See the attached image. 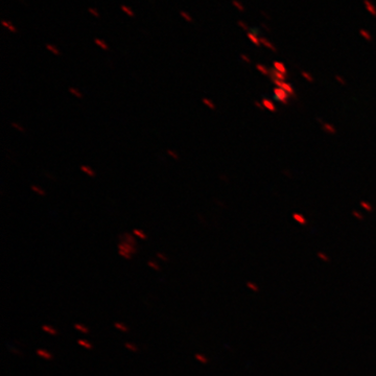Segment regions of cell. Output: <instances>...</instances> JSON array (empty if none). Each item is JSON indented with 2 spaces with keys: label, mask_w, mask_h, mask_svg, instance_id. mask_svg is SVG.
<instances>
[{
  "label": "cell",
  "mask_w": 376,
  "mask_h": 376,
  "mask_svg": "<svg viewBox=\"0 0 376 376\" xmlns=\"http://www.w3.org/2000/svg\"><path fill=\"white\" fill-rule=\"evenodd\" d=\"M196 358H197V360L199 361V362H201V363H204V364H206L208 361L206 360V357H205L204 355H202V354H196Z\"/></svg>",
  "instance_id": "37"
},
{
  "label": "cell",
  "mask_w": 376,
  "mask_h": 376,
  "mask_svg": "<svg viewBox=\"0 0 376 376\" xmlns=\"http://www.w3.org/2000/svg\"><path fill=\"white\" fill-rule=\"evenodd\" d=\"M68 91H69V93L71 95H73L74 97H77V98H82L84 96L83 92L79 88H77V87H70L69 89H68Z\"/></svg>",
  "instance_id": "17"
},
{
  "label": "cell",
  "mask_w": 376,
  "mask_h": 376,
  "mask_svg": "<svg viewBox=\"0 0 376 376\" xmlns=\"http://www.w3.org/2000/svg\"><path fill=\"white\" fill-rule=\"evenodd\" d=\"M46 49L49 51L50 54H53L54 56H61V51H60L59 48L56 47L54 44L47 43V44H46Z\"/></svg>",
  "instance_id": "8"
},
{
  "label": "cell",
  "mask_w": 376,
  "mask_h": 376,
  "mask_svg": "<svg viewBox=\"0 0 376 376\" xmlns=\"http://www.w3.org/2000/svg\"><path fill=\"white\" fill-rule=\"evenodd\" d=\"M74 328L78 329V330H80L81 332H83V333H85V334L89 333V329H88L87 327H85V326L81 325V324H74Z\"/></svg>",
  "instance_id": "31"
},
{
  "label": "cell",
  "mask_w": 376,
  "mask_h": 376,
  "mask_svg": "<svg viewBox=\"0 0 376 376\" xmlns=\"http://www.w3.org/2000/svg\"><path fill=\"white\" fill-rule=\"evenodd\" d=\"M42 329L45 331V332H47V333H49V334H51V335H57V330L55 329V328H53V327H50V326H48V325H43L42 326Z\"/></svg>",
  "instance_id": "27"
},
{
  "label": "cell",
  "mask_w": 376,
  "mask_h": 376,
  "mask_svg": "<svg viewBox=\"0 0 376 376\" xmlns=\"http://www.w3.org/2000/svg\"><path fill=\"white\" fill-rule=\"evenodd\" d=\"M81 170L84 173L86 174L87 176L91 177V178H95L96 177V173L94 172V169L91 167V166H88V165H82L81 166Z\"/></svg>",
  "instance_id": "6"
},
{
  "label": "cell",
  "mask_w": 376,
  "mask_h": 376,
  "mask_svg": "<svg viewBox=\"0 0 376 376\" xmlns=\"http://www.w3.org/2000/svg\"><path fill=\"white\" fill-rule=\"evenodd\" d=\"M254 105H255L256 108L259 109V110H265V107H264V105H262V102H260L259 100H255V101H254Z\"/></svg>",
  "instance_id": "41"
},
{
  "label": "cell",
  "mask_w": 376,
  "mask_h": 376,
  "mask_svg": "<svg viewBox=\"0 0 376 376\" xmlns=\"http://www.w3.org/2000/svg\"><path fill=\"white\" fill-rule=\"evenodd\" d=\"M233 6L237 9V10H239V11H241V12H243V11H245V9H244V7H243V5H241V4H239L238 2H236V0H233Z\"/></svg>",
  "instance_id": "38"
},
{
  "label": "cell",
  "mask_w": 376,
  "mask_h": 376,
  "mask_svg": "<svg viewBox=\"0 0 376 376\" xmlns=\"http://www.w3.org/2000/svg\"><path fill=\"white\" fill-rule=\"evenodd\" d=\"M360 35L366 40V41H372V37H371V33L365 29H361L360 30Z\"/></svg>",
  "instance_id": "26"
},
{
  "label": "cell",
  "mask_w": 376,
  "mask_h": 376,
  "mask_svg": "<svg viewBox=\"0 0 376 376\" xmlns=\"http://www.w3.org/2000/svg\"><path fill=\"white\" fill-rule=\"evenodd\" d=\"M261 102H262V105H264L265 109H267L268 111L273 112V113L277 112L276 106H275V104H274V102H273L272 100H270V99H268V98H262Z\"/></svg>",
  "instance_id": "4"
},
{
  "label": "cell",
  "mask_w": 376,
  "mask_h": 376,
  "mask_svg": "<svg viewBox=\"0 0 376 376\" xmlns=\"http://www.w3.org/2000/svg\"><path fill=\"white\" fill-rule=\"evenodd\" d=\"M147 265H148V267L149 268H152V269H154V270H156V271H160V267L155 262V261H153V260H148L147 261Z\"/></svg>",
  "instance_id": "35"
},
{
  "label": "cell",
  "mask_w": 376,
  "mask_h": 376,
  "mask_svg": "<svg viewBox=\"0 0 376 376\" xmlns=\"http://www.w3.org/2000/svg\"><path fill=\"white\" fill-rule=\"evenodd\" d=\"M88 12H89L93 17H95V18H99V14H98V12H97L94 8H89V9H88Z\"/></svg>",
  "instance_id": "40"
},
{
  "label": "cell",
  "mask_w": 376,
  "mask_h": 376,
  "mask_svg": "<svg viewBox=\"0 0 376 376\" xmlns=\"http://www.w3.org/2000/svg\"><path fill=\"white\" fill-rule=\"evenodd\" d=\"M352 215L353 217H355L356 219H360V220H363L364 219V215L362 212H360L358 210H353L352 211Z\"/></svg>",
  "instance_id": "34"
},
{
  "label": "cell",
  "mask_w": 376,
  "mask_h": 376,
  "mask_svg": "<svg viewBox=\"0 0 376 376\" xmlns=\"http://www.w3.org/2000/svg\"><path fill=\"white\" fill-rule=\"evenodd\" d=\"M114 326L117 328V329H119V330H121V331H124V332H127L129 329H128V327L126 326V325H124V324L123 323H115L114 324Z\"/></svg>",
  "instance_id": "33"
},
{
  "label": "cell",
  "mask_w": 376,
  "mask_h": 376,
  "mask_svg": "<svg viewBox=\"0 0 376 376\" xmlns=\"http://www.w3.org/2000/svg\"><path fill=\"white\" fill-rule=\"evenodd\" d=\"M365 6H366L367 10L370 12L371 15L376 16V9H375V7H374V6L369 2V0H365Z\"/></svg>",
  "instance_id": "22"
},
{
  "label": "cell",
  "mask_w": 376,
  "mask_h": 376,
  "mask_svg": "<svg viewBox=\"0 0 376 376\" xmlns=\"http://www.w3.org/2000/svg\"><path fill=\"white\" fill-rule=\"evenodd\" d=\"M241 58H242V60L244 61V62H246L247 64H250L252 61H251V59L248 57V56H246V55H241Z\"/></svg>",
  "instance_id": "42"
},
{
  "label": "cell",
  "mask_w": 376,
  "mask_h": 376,
  "mask_svg": "<svg viewBox=\"0 0 376 376\" xmlns=\"http://www.w3.org/2000/svg\"><path fill=\"white\" fill-rule=\"evenodd\" d=\"M94 43H95V45H97L100 49H102V50H108L109 49V45L104 41V40H101V39H98V38H95L94 39Z\"/></svg>",
  "instance_id": "16"
},
{
  "label": "cell",
  "mask_w": 376,
  "mask_h": 376,
  "mask_svg": "<svg viewBox=\"0 0 376 376\" xmlns=\"http://www.w3.org/2000/svg\"><path fill=\"white\" fill-rule=\"evenodd\" d=\"M121 9H122V11H123L124 13H126L129 17H135V13H134V11H133L131 8H129V7H127V6H122Z\"/></svg>",
  "instance_id": "29"
},
{
  "label": "cell",
  "mask_w": 376,
  "mask_h": 376,
  "mask_svg": "<svg viewBox=\"0 0 376 376\" xmlns=\"http://www.w3.org/2000/svg\"><path fill=\"white\" fill-rule=\"evenodd\" d=\"M202 102H203V104L205 105V106H206L207 108H209L210 110H215V105H214V102L211 100V99H209V98H207V97H203L202 98Z\"/></svg>",
  "instance_id": "14"
},
{
  "label": "cell",
  "mask_w": 376,
  "mask_h": 376,
  "mask_svg": "<svg viewBox=\"0 0 376 376\" xmlns=\"http://www.w3.org/2000/svg\"><path fill=\"white\" fill-rule=\"evenodd\" d=\"M78 344L81 345V346H83V347H85L86 349H92L93 348L92 345L90 343H88L87 341H85V340H79L78 341Z\"/></svg>",
  "instance_id": "30"
},
{
  "label": "cell",
  "mask_w": 376,
  "mask_h": 376,
  "mask_svg": "<svg viewBox=\"0 0 376 376\" xmlns=\"http://www.w3.org/2000/svg\"><path fill=\"white\" fill-rule=\"evenodd\" d=\"M273 69H275L276 71L281 72V73H283V74H285V76H286V73H287L286 67L284 66V64L281 63V62H278V61H275L274 63H273Z\"/></svg>",
  "instance_id": "5"
},
{
  "label": "cell",
  "mask_w": 376,
  "mask_h": 376,
  "mask_svg": "<svg viewBox=\"0 0 376 376\" xmlns=\"http://www.w3.org/2000/svg\"><path fill=\"white\" fill-rule=\"evenodd\" d=\"M180 15H181V17H182V18H183L185 21H187V22H194V18H193V17H192L190 14H188L187 12H185V11H181V12H180Z\"/></svg>",
  "instance_id": "25"
},
{
  "label": "cell",
  "mask_w": 376,
  "mask_h": 376,
  "mask_svg": "<svg viewBox=\"0 0 376 376\" xmlns=\"http://www.w3.org/2000/svg\"><path fill=\"white\" fill-rule=\"evenodd\" d=\"M238 25L241 26L242 28H244L245 30H249V26L245 22H243V21H238Z\"/></svg>",
  "instance_id": "44"
},
{
  "label": "cell",
  "mask_w": 376,
  "mask_h": 376,
  "mask_svg": "<svg viewBox=\"0 0 376 376\" xmlns=\"http://www.w3.org/2000/svg\"><path fill=\"white\" fill-rule=\"evenodd\" d=\"M360 205H361V207H362L364 210H366V211H368V212H372V211H373V206L371 205V203H369L368 201H362V202L360 203Z\"/></svg>",
  "instance_id": "20"
},
{
  "label": "cell",
  "mask_w": 376,
  "mask_h": 376,
  "mask_svg": "<svg viewBox=\"0 0 376 376\" xmlns=\"http://www.w3.org/2000/svg\"><path fill=\"white\" fill-rule=\"evenodd\" d=\"M273 92H274V96L277 98V100H279L281 102V104H284V105L288 104L289 94L287 92H285L283 89H281L279 87H275L274 90H273Z\"/></svg>",
  "instance_id": "1"
},
{
  "label": "cell",
  "mask_w": 376,
  "mask_h": 376,
  "mask_svg": "<svg viewBox=\"0 0 376 376\" xmlns=\"http://www.w3.org/2000/svg\"><path fill=\"white\" fill-rule=\"evenodd\" d=\"M301 76H302V78L305 80V81H307V82H309V83H314V77L310 73V72H306V71H302L301 72Z\"/></svg>",
  "instance_id": "28"
},
{
  "label": "cell",
  "mask_w": 376,
  "mask_h": 376,
  "mask_svg": "<svg viewBox=\"0 0 376 376\" xmlns=\"http://www.w3.org/2000/svg\"><path fill=\"white\" fill-rule=\"evenodd\" d=\"M260 43H261V45H265L266 47H268L272 51H274V53H276V51H277V49L275 48V46L273 45L269 40H267L266 38H260Z\"/></svg>",
  "instance_id": "19"
},
{
  "label": "cell",
  "mask_w": 376,
  "mask_h": 376,
  "mask_svg": "<svg viewBox=\"0 0 376 376\" xmlns=\"http://www.w3.org/2000/svg\"><path fill=\"white\" fill-rule=\"evenodd\" d=\"M156 255H157V257H158V258H160L161 260H163V261H166V260H167V258L165 257V256H164V255H163L162 253H160V252H158V253H157Z\"/></svg>",
  "instance_id": "45"
},
{
  "label": "cell",
  "mask_w": 376,
  "mask_h": 376,
  "mask_svg": "<svg viewBox=\"0 0 376 376\" xmlns=\"http://www.w3.org/2000/svg\"><path fill=\"white\" fill-rule=\"evenodd\" d=\"M248 38L250 39V41H251L254 45H256V46H260V45H261V43H260V38H258V36L254 35V33L249 32V33H248Z\"/></svg>",
  "instance_id": "13"
},
{
  "label": "cell",
  "mask_w": 376,
  "mask_h": 376,
  "mask_svg": "<svg viewBox=\"0 0 376 376\" xmlns=\"http://www.w3.org/2000/svg\"><path fill=\"white\" fill-rule=\"evenodd\" d=\"M118 254H119V255H121V256H123V257H124V258H126V259H131V258H132V255H131V254H129V253H127V252H125V251H121V250H118Z\"/></svg>",
  "instance_id": "36"
},
{
  "label": "cell",
  "mask_w": 376,
  "mask_h": 376,
  "mask_svg": "<svg viewBox=\"0 0 376 376\" xmlns=\"http://www.w3.org/2000/svg\"><path fill=\"white\" fill-rule=\"evenodd\" d=\"M2 25H3L5 28L9 29L11 32H14V33L18 32V29L16 28V26L13 25V23L10 22V21H8V20H3V21H2Z\"/></svg>",
  "instance_id": "9"
},
{
  "label": "cell",
  "mask_w": 376,
  "mask_h": 376,
  "mask_svg": "<svg viewBox=\"0 0 376 376\" xmlns=\"http://www.w3.org/2000/svg\"><path fill=\"white\" fill-rule=\"evenodd\" d=\"M11 126H12L15 130H17V131L20 132V133H25V132H26V129H25L21 124H19V123L14 122V123L11 124Z\"/></svg>",
  "instance_id": "24"
},
{
  "label": "cell",
  "mask_w": 376,
  "mask_h": 376,
  "mask_svg": "<svg viewBox=\"0 0 376 376\" xmlns=\"http://www.w3.org/2000/svg\"><path fill=\"white\" fill-rule=\"evenodd\" d=\"M126 347L129 349V350H131V351H137V348H136L134 345H132V344H130V343H127L126 344Z\"/></svg>",
  "instance_id": "43"
},
{
  "label": "cell",
  "mask_w": 376,
  "mask_h": 376,
  "mask_svg": "<svg viewBox=\"0 0 376 376\" xmlns=\"http://www.w3.org/2000/svg\"><path fill=\"white\" fill-rule=\"evenodd\" d=\"M293 218L297 221V223H299L301 225H305L307 223L306 217L303 214H301V213H297V212L296 213H293Z\"/></svg>",
  "instance_id": "12"
},
{
  "label": "cell",
  "mask_w": 376,
  "mask_h": 376,
  "mask_svg": "<svg viewBox=\"0 0 376 376\" xmlns=\"http://www.w3.org/2000/svg\"><path fill=\"white\" fill-rule=\"evenodd\" d=\"M273 82H274V84L276 85V87H279V88L283 89L289 95H294L295 94V90H294V88L292 86V84L286 83L285 81H278V80H273Z\"/></svg>",
  "instance_id": "2"
},
{
  "label": "cell",
  "mask_w": 376,
  "mask_h": 376,
  "mask_svg": "<svg viewBox=\"0 0 376 376\" xmlns=\"http://www.w3.org/2000/svg\"><path fill=\"white\" fill-rule=\"evenodd\" d=\"M118 250L121 251H125L131 255L135 254L136 253V246L132 245V244H129L127 242H124V241H121V243L118 244Z\"/></svg>",
  "instance_id": "3"
},
{
  "label": "cell",
  "mask_w": 376,
  "mask_h": 376,
  "mask_svg": "<svg viewBox=\"0 0 376 376\" xmlns=\"http://www.w3.org/2000/svg\"><path fill=\"white\" fill-rule=\"evenodd\" d=\"M270 73H271V76H272V79H273V80H278V81H285V78H286V76H285V74H283V73H281V72H278V71H276L275 69H272Z\"/></svg>",
  "instance_id": "10"
},
{
  "label": "cell",
  "mask_w": 376,
  "mask_h": 376,
  "mask_svg": "<svg viewBox=\"0 0 376 376\" xmlns=\"http://www.w3.org/2000/svg\"><path fill=\"white\" fill-rule=\"evenodd\" d=\"M37 354L41 357H43L44 360H53V355H51L48 351L46 350H43V349H38L37 350Z\"/></svg>",
  "instance_id": "18"
},
{
  "label": "cell",
  "mask_w": 376,
  "mask_h": 376,
  "mask_svg": "<svg viewBox=\"0 0 376 376\" xmlns=\"http://www.w3.org/2000/svg\"><path fill=\"white\" fill-rule=\"evenodd\" d=\"M119 238H121V241H124V242H127L129 244H132L134 246H136V241L135 238L133 236V234H130V233H124L123 235L119 236Z\"/></svg>",
  "instance_id": "7"
},
{
  "label": "cell",
  "mask_w": 376,
  "mask_h": 376,
  "mask_svg": "<svg viewBox=\"0 0 376 376\" xmlns=\"http://www.w3.org/2000/svg\"><path fill=\"white\" fill-rule=\"evenodd\" d=\"M167 155L169 157H172L175 160H179L180 159V157L178 155V153L176 151H174V149H167Z\"/></svg>",
  "instance_id": "32"
},
{
  "label": "cell",
  "mask_w": 376,
  "mask_h": 376,
  "mask_svg": "<svg viewBox=\"0 0 376 376\" xmlns=\"http://www.w3.org/2000/svg\"><path fill=\"white\" fill-rule=\"evenodd\" d=\"M335 80H336L341 85H343V86H345V85L347 84V83H346V80H345L343 77H342V76H335Z\"/></svg>",
  "instance_id": "39"
},
{
  "label": "cell",
  "mask_w": 376,
  "mask_h": 376,
  "mask_svg": "<svg viewBox=\"0 0 376 376\" xmlns=\"http://www.w3.org/2000/svg\"><path fill=\"white\" fill-rule=\"evenodd\" d=\"M323 130L325 131L326 133H328V134H331V135L336 134V129L331 124H327V123L326 124H323Z\"/></svg>",
  "instance_id": "15"
},
{
  "label": "cell",
  "mask_w": 376,
  "mask_h": 376,
  "mask_svg": "<svg viewBox=\"0 0 376 376\" xmlns=\"http://www.w3.org/2000/svg\"><path fill=\"white\" fill-rule=\"evenodd\" d=\"M133 234L135 236H137V237L141 238V239H146L147 238V235L145 234V232L142 231V230H140V229H134L133 230Z\"/></svg>",
  "instance_id": "23"
},
{
  "label": "cell",
  "mask_w": 376,
  "mask_h": 376,
  "mask_svg": "<svg viewBox=\"0 0 376 376\" xmlns=\"http://www.w3.org/2000/svg\"><path fill=\"white\" fill-rule=\"evenodd\" d=\"M30 190H31L32 193H35V194L38 195V196H41V197L46 196V192L43 190V188H41V187L38 186V185H31V186H30Z\"/></svg>",
  "instance_id": "11"
},
{
  "label": "cell",
  "mask_w": 376,
  "mask_h": 376,
  "mask_svg": "<svg viewBox=\"0 0 376 376\" xmlns=\"http://www.w3.org/2000/svg\"><path fill=\"white\" fill-rule=\"evenodd\" d=\"M256 69H257L260 73H262L264 76H269L270 74V70L268 69V67H266L265 65H261V64H257L256 65Z\"/></svg>",
  "instance_id": "21"
}]
</instances>
